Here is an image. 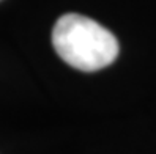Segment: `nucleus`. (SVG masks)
<instances>
[{
	"mask_svg": "<svg viewBox=\"0 0 156 154\" xmlns=\"http://www.w3.org/2000/svg\"><path fill=\"white\" fill-rule=\"evenodd\" d=\"M52 46L71 68L93 72L112 65L118 57V41L106 27L82 14L68 13L52 29Z\"/></svg>",
	"mask_w": 156,
	"mask_h": 154,
	"instance_id": "f257e3e1",
	"label": "nucleus"
}]
</instances>
